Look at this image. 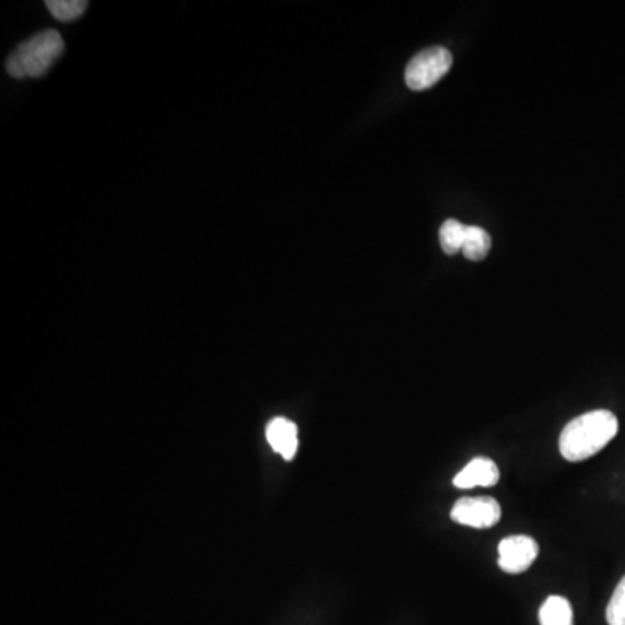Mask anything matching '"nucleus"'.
Instances as JSON below:
<instances>
[{"mask_svg":"<svg viewBox=\"0 0 625 625\" xmlns=\"http://www.w3.org/2000/svg\"><path fill=\"white\" fill-rule=\"evenodd\" d=\"M267 438L268 444H270L273 450L279 452L285 461L294 459L297 452V445H299L296 424L285 417L273 418V421L268 424Z\"/></svg>","mask_w":625,"mask_h":625,"instance_id":"7","label":"nucleus"},{"mask_svg":"<svg viewBox=\"0 0 625 625\" xmlns=\"http://www.w3.org/2000/svg\"><path fill=\"white\" fill-rule=\"evenodd\" d=\"M46 5L56 20L73 22V20L84 14L87 2H84V0H49Z\"/></svg>","mask_w":625,"mask_h":625,"instance_id":"11","label":"nucleus"},{"mask_svg":"<svg viewBox=\"0 0 625 625\" xmlns=\"http://www.w3.org/2000/svg\"><path fill=\"white\" fill-rule=\"evenodd\" d=\"M492 238L485 229L480 226H468L465 228V240L462 252L469 261H483L491 250Z\"/></svg>","mask_w":625,"mask_h":625,"instance_id":"9","label":"nucleus"},{"mask_svg":"<svg viewBox=\"0 0 625 625\" xmlns=\"http://www.w3.org/2000/svg\"><path fill=\"white\" fill-rule=\"evenodd\" d=\"M499 468L492 459L476 457L469 462L461 473L453 477V485L457 488H474V486H495L499 483Z\"/></svg>","mask_w":625,"mask_h":625,"instance_id":"6","label":"nucleus"},{"mask_svg":"<svg viewBox=\"0 0 625 625\" xmlns=\"http://www.w3.org/2000/svg\"><path fill=\"white\" fill-rule=\"evenodd\" d=\"M452 55L445 47H427L406 64L405 82L412 91H426L444 79L452 67Z\"/></svg>","mask_w":625,"mask_h":625,"instance_id":"3","label":"nucleus"},{"mask_svg":"<svg viewBox=\"0 0 625 625\" xmlns=\"http://www.w3.org/2000/svg\"><path fill=\"white\" fill-rule=\"evenodd\" d=\"M617 433V415L610 410H591L563 427L559 452L566 461H586L601 452Z\"/></svg>","mask_w":625,"mask_h":625,"instance_id":"1","label":"nucleus"},{"mask_svg":"<svg viewBox=\"0 0 625 625\" xmlns=\"http://www.w3.org/2000/svg\"><path fill=\"white\" fill-rule=\"evenodd\" d=\"M465 228L468 226L456 220H447L441 224L439 244H441L445 253L452 256V253L461 252L462 247H464Z\"/></svg>","mask_w":625,"mask_h":625,"instance_id":"10","label":"nucleus"},{"mask_svg":"<svg viewBox=\"0 0 625 625\" xmlns=\"http://www.w3.org/2000/svg\"><path fill=\"white\" fill-rule=\"evenodd\" d=\"M541 625H574V610L563 595H550L539 612Z\"/></svg>","mask_w":625,"mask_h":625,"instance_id":"8","label":"nucleus"},{"mask_svg":"<svg viewBox=\"0 0 625 625\" xmlns=\"http://www.w3.org/2000/svg\"><path fill=\"white\" fill-rule=\"evenodd\" d=\"M503 509L494 497H462L453 504L450 518L473 529H492L499 523Z\"/></svg>","mask_w":625,"mask_h":625,"instance_id":"4","label":"nucleus"},{"mask_svg":"<svg viewBox=\"0 0 625 625\" xmlns=\"http://www.w3.org/2000/svg\"><path fill=\"white\" fill-rule=\"evenodd\" d=\"M606 622L609 625H625V575L606 606Z\"/></svg>","mask_w":625,"mask_h":625,"instance_id":"12","label":"nucleus"},{"mask_svg":"<svg viewBox=\"0 0 625 625\" xmlns=\"http://www.w3.org/2000/svg\"><path fill=\"white\" fill-rule=\"evenodd\" d=\"M63 51V38L58 32H40L17 46L16 51L9 56L5 68L14 79L43 76Z\"/></svg>","mask_w":625,"mask_h":625,"instance_id":"2","label":"nucleus"},{"mask_svg":"<svg viewBox=\"0 0 625 625\" xmlns=\"http://www.w3.org/2000/svg\"><path fill=\"white\" fill-rule=\"evenodd\" d=\"M539 556V544L529 535L506 536L499 544V566L506 574L529 570Z\"/></svg>","mask_w":625,"mask_h":625,"instance_id":"5","label":"nucleus"}]
</instances>
